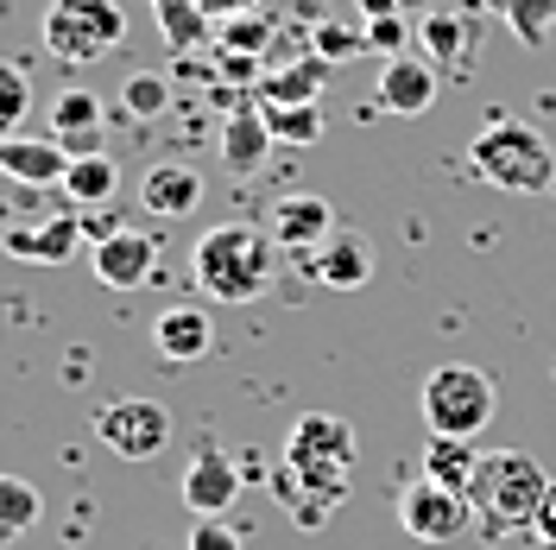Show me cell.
<instances>
[{
	"label": "cell",
	"instance_id": "obj_22",
	"mask_svg": "<svg viewBox=\"0 0 556 550\" xmlns=\"http://www.w3.org/2000/svg\"><path fill=\"white\" fill-rule=\"evenodd\" d=\"M58 190H64L70 209H102V203H114V190H121V165H114L108 152H76Z\"/></svg>",
	"mask_w": 556,
	"mask_h": 550
},
{
	"label": "cell",
	"instance_id": "obj_29",
	"mask_svg": "<svg viewBox=\"0 0 556 550\" xmlns=\"http://www.w3.org/2000/svg\"><path fill=\"white\" fill-rule=\"evenodd\" d=\"M311 51L329 58V64H348V58H367V26H342V20H316L311 26Z\"/></svg>",
	"mask_w": 556,
	"mask_h": 550
},
{
	"label": "cell",
	"instance_id": "obj_12",
	"mask_svg": "<svg viewBox=\"0 0 556 550\" xmlns=\"http://www.w3.org/2000/svg\"><path fill=\"white\" fill-rule=\"evenodd\" d=\"M304 266H311V278L329 285V291H361V285L374 278V241L354 235V228H336L323 247L304 253Z\"/></svg>",
	"mask_w": 556,
	"mask_h": 550
},
{
	"label": "cell",
	"instance_id": "obj_24",
	"mask_svg": "<svg viewBox=\"0 0 556 550\" xmlns=\"http://www.w3.org/2000/svg\"><path fill=\"white\" fill-rule=\"evenodd\" d=\"M481 7L519 38L525 51H544L556 38V0H481Z\"/></svg>",
	"mask_w": 556,
	"mask_h": 550
},
{
	"label": "cell",
	"instance_id": "obj_15",
	"mask_svg": "<svg viewBox=\"0 0 556 550\" xmlns=\"http://www.w3.org/2000/svg\"><path fill=\"white\" fill-rule=\"evenodd\" d=\"M70 159H76V152H64L51 134L45 139H26V134L0 139V177H13V184H26V190H51V184H64Z\"/></svg>",
	"mask_w": 556,
	"mask_h": 550
},
{
	"label": "cell",
	"instance_id": "obj_2",
	"mask_svg": "<svg viewBox=\"0 0 556 550\" xmlns=\"http://www.w3.org/2000/svg\"><path fill=\"white\" fill-rule=\"evenodd\" d=\"M278 273V241L260 222H215L190 247V278L208 304H253Z\"/></svg>",
	"mask_w": 556,
	"mask_h": 550
},
{
	"label": "cell",
	"instance_id": "obj_1",
	"mask_svg": "<svg viewBox=\"0 0 556 550\" xmlns=\"http://www.w3.org/2000/svg\"><path fill=\"white\" fill-rule=\"evenodd\" d=\"M348 468H354V424L336 412H304L285 437V455L273 468V493L298 532H323L336 507L348 500Z\"/></svg>",
	"mask_w": 556,
	"mask_h": 550
},
{
	"label": "cell",
	"instance_id": "obj_33",
	"mask_svg": "<svg viewBox=\"0 0 556 550\" xmlns=\"http://www.w3.org/2000/svg\"><path fill=\"white\" fill-rule=\"evenodd\" d=\"M184 550H241V532H235L228 518H197Z\"/></svg>",
	"mask_w": 556,
	"mask_h": 550
},
{
	"label": "cell",
	"instance_id": "obj_19",
	"mask_svg": "<svg viewBox=\"0 0 556 550\" xmlns=\"http://www.w3.org/2000/svg\"><path fill=\"white\" fill-rule=\"evenodd\" d=\"M51 139L64 152H102V96H89V89L51 96Z\"/></svg>",
	"mask_w": 556,
	"mask_h": 550
},
{
	"label": "cell",
	"instance_id": "obj_23",
	"mask_svg": "<svg viewBox=\"0 0 556 550\" xmlns=\"http://www.w3.org/2000/svg\"><path fill=\"white\" fill-rule=\"evenodd\" d=\"M152 20L165 33V51H177V58L203 51L208 38H215V20H208L197 0H152Z\"/></svg>",
	"mask_w": 556,
	"mask_h": 550
},
{
	"label": "cell",
	"instance_id": "obj_9",
	"mask_svg": "<svg viewBox=\"0 0 556 550\" xmlns=\"http://www.w3.org/2000/svg\"><path fill=\"white\" fill-rule=\"evenodd\" d=\"M399 525L412 532L417 545H450V538H462V532L475 525V507H468V493L437 487L430 475H417V482L399 493Z\"/></svg>",
	"mask_w": 556,
	"mask_h": 550
},
{
	"label": "cell",
	"instance_id": "obj_28",
	"mask_svg": "<svg viewBox=\"0 0 556 550\" xmlns=\"http://www.w3.org/2000/svg\"><path fill=\"white\" fill-rule=\"evenodd\" d=\"M273 38H278V26H273V13H235V20H222L215 26V45L222 51H247V58H260V51H273Z\"/></svg>",
	"mask_w": 556,
	"mask_h": 550
},
{
	"label": "cell",
	"instance_id": "obj_34",
	"mask_svg": "<svg viewBox=\"0 0 556 550\" xmlns=\"http://www.w3.org/2000/svg\"><path fill=\"white\" fill-rule=\"evenodd\" d=\"M197 7H203L208 20H215V26H222V20H235V13H253V7H260V0H197Z\"/></svg>",
	"mask_w": 556,
	"mask_h": 550
},
{
	"label": "cell",
	"instance_id": "obj_30",
	"mask_svg": "<svg viewBox=\"0 0 556 550\" xmlns=\"http://www.w3.org/2000/svg\"><path fill=\"white\" fill-rule=\"evenodd\" d=\"M121 108H127L134 121H159V114L172 108V83H165V76H152V70H139V76L121 83Z\"/></svg>",
	"mask_w": 556,
	"mask_h": 550
},
{
	"label": "cell",
	"instance_id": "obj_18",
	"mask_svg": "<svg viewBox=\"0 0 556 550\" xmlns=\"http://www.w3.org/2000/svg\"><path fill=\"white\" fill-rule=\"evenodd\" d=\"M437 76L430 58H386L380 64V108L386 114H430L437 102Z\"/></svg>",
	"mask_w": 556,
	"mask_h": 550
},
{
	"label": "cell",
	"instance_id": "obj_25",
	"mask_svg": "<svg viewBox=\"0 0 556 550\" xmlns=\"http://www.w3.org/2000/svg\"><path fill=\"white\" fill-rule=\"evenodd\" d=\"M475 468H481V449L468 443V437H430V443H424V475H430L437 487L468 493Z\"/></svg>",
	"mask_w": 556,
	"mask_h": 550
},
{
	"label": "cell",
	"instance_id": "obj_31",
	"mask_svg": "<svg viewBox=\"0 0 556 550\" xmlns=\"http://www.w3.org/2000/svg\"><path fill=\"white\" fill-rule=\"evenodd\" d=\"M33 114V83L20 64H0V139L20 134V121Z\"/></svg>",
	"mask_w": 556,
	"mask_h": 550
},
{
	"label": "cell",
	"instance_id": "obj_10",
	"mask_svg": "<svg viewBox=\"0 0 556 550\" xmlns=\"http://www.w3.org/2000/svg\"><path fill=\"white\" fill-rule=\"evenodd\" d=\"M89 273L102 278L108 291H139L159 273V241L139 235V228H108L102 241L89 247Z\"/></svg>",
	"mask_w": 556,
	"mask_h": 550
},
{
	"label": "cell",
	"instance_id": "obj_6",
	"mask_svg": "<svg viewBox=\"0 0 556 550\" xmlns=\"http://www.w3.org/2000/svg\"><path fill=\"white\" fill-rule=\"evenodd\" d=\"M500 412V392H493V379L481 367H437V374L424 379V424H430V437H481L486 424Z\"/></svg>",
	"mask_w": 556,
	"mask_h": 550
},
{
	"label": "cell",
	"instance_id": "obj_16",
	"mask_svg": "<svg viewBox=\"0 0 556 550\" xmlns=\"http://www.w3.org/2000/svg\"><path fill=\"white\" fill-rule=\"evenodd\" d=\"M197 203H203V172L184 165V159H165V165H152V172L139 177V209L159 215V222H177Z\"/></svg>",
	"mask_w": 556,
	"mask_h": 550
},
{
	"label": "cell",
	"instance_id": "obj_35",
	"mask_svg": "<svg viewBox=\"0 0 556 550\" xmlns=\"http://www.w3.org/2000/svg\"><path fill=\"white\" fill-rule=\"evenodd\" d=\"M538 538L556 550V482H551V500H544V513H538Z\"/></svg>",
	"mask_w": 556,
	"mask_h": 550
},
{
	"label": "cell",
	"instance_id": "obj_26",
	"mask_svg": "<svg viewBox=\"0 0 556 550\" xmlns=\"http://www.w3.org/2000/svg\"><path fill=\"white\" fill-rule=\"evenodd\" d=\"M278 146H316L323 139V102H260Z\"/></svg>",
	"mask_w": 556,
	"mask_h": 550
},
{
	"label": "cell",
	"instance_id": "obj_5",
	"mask_svg": "<svg viewBox=\"0 0 556 550\" xmlns=\"http://www.w3.org/2000/svg\"><path fill=\"white\" fill-rule=\"evenodd\" d=\"M38 38H45V51L70 70L102 64V58H114V51L127 45V7H121V0H51Z\"/></svg>",
	"mask_w": 556,
	"mask_h": 550
},
{
	"label": "cell",
	"instance_id": "obj_14",
	"mask_svg": "<svg viewBox=\"0 0 556 550\" xmlns=\"http://www.w3.org/2000/svg\"><path fill=\"white\" fill-rule=\"evenodd\" d=\"M273 146L278 139H273V127H266L260 96H241V102L228 108V127H222V165H228L235 177H253L260 165H266Z\"/></svg>",
	"mask_w": 556,
	"mask_h": 550
},
{
	"label": "cell",
	"instance_id": "obj_17",
	"mask_svg": "<svg viewBox=\"0 0 556 550\" xmlns=\"http://www.w3.org/2000/svg\"><path fill=\"white\" fill-rule=\"evenodd\" d=\"M152 348L177 361V367H190V361H203L208 348H215V323H208L203 304H172L152 316Z\"/></svg>",
	"mask_w": 556,
	"mask_h": 550
},
{
	"label": "cell",
	"instance_id": "obj_27",
	"mask_svg": "<svg viewBox=\"0 0 556 550\" xmlns=\"http://www.w3.org/2000/svg\"><path fill=\"white\" fill-rule=\"evenodd\" d=\"M38 513H45L38 487L20 482V475H0V545H7V538H20V532H33Z\"/></svg>",
	"mask_w": 556,
	"mask_h": 550
},
{
	"label": "cell",
	"instance_id": "obj_21",
	"mask_svg": "<svg viewBox=\"0 0 556 550\" xmlns=\"http://www.w3.org/2000/svg\"><path fill=\"white\" fill-rule=\"evenodd\" d=\"M323 89H329V58H316V51H298L291 64H278L260 76V102H323Z\"/></svg>",
	"mask_w": 556,
	"mask_h": 550
},
{
	"label": "cell",
	"instance_id": "obj_8",
	"mask_svg": "<svg viewBox=\"0 0 556 550\" xmlns=\"http://www.w3.org/2000/svg\"><path fill=\"white\" fill-rule=\"evenodd\" d=\"M89 241V222L83 209H58V215H38V222H7L0 228V253L20 260V266H64L70 253H83Z\"/></svg>",
	"mask_w": 556,
	"mask_h": 550
},
{
	"label": "cell",
	"instance_id": "obj_3",
	"mask_svg": "<svg viewBox=\"0 0 556 550\" xmlns=\"http://www.w3.org/2000/svg\"><path fill=\"white\" fill-rule=\"evenodd\" d=\"M544 500H551V475L538 468V455L481 449V468L468 482V507H475V532L486 545H506L513 532H538Z\"/></svg>",
	"mask_w": 556,
	"mask_h": 550
},
{
	"label": "cell",
	"instance_id": "obj_37",
	"mask_svg": "<svg viewBox=\"0 0 556 550\" xmlns=\"http://www.w3.org/2000/svg\"><path fill=\"white\" fill-rule=\"evenodd\" d=\"M551 374H556V361H551Z\"/></svg>",
	"mask_w": 556,
	"mask_h": 550
},
{
	"label": "cell",
	"instance_id": "obj_4",
	"mask_svg": "<svg viewBox=\"0 0 556 550\" xmlns=\"http://www.w3.org/2000/svg\"><path fill=\"white\" fill-rule=\"evenodd\" d=\"M468 165L481 184L506 190V197H544L556 190V152L551 139L525 121H486L481 134L468 139Z\"/></svg>",
	"mask_w": 556,
	"mask_h": 550
},
{
	"label": "cell",
	"instance_id": "obj_11",
	"mask_svg": "<svg viewBox=\"0 0 556 550\" xmlns=\"http://www.w3.org/2000/svg\"><path fill=\"white\" fill-rule=\"evenodd\" d=\"M235 500H241V468H235V455L222 443H203L190 455V468H184V507H190V518H222Z\"/></svg>",
	"mask_w": 556,
	"mask_h": 550
},
{
	"label": "cell",
	"instance_id": "obj_36",
	"mask_svg": "<svg viewBox=\"0 0 556 550\" xmlns=\"http://www.w3.org/2000/svg\"><path fill=\"white\" fill-rule=\"evenodd\" d=\"M386 13H399V0H361V20H386Z\"/></svg>",
	"mask_w": 556,
	"mask_h": 550
},
{
	"label": "cell",
	"instance_id": "obj_13",
	"mask_svg": "<svg viewBox=\"0 0 556 550\" xmlns=\"http://www.w3.org/2000/svg\"><path fill=\"white\" fill-rule=\"evenodd\" d=\"M273 241L285 247V253H311V247H323L329 235H336V209H329V197H311V190H298V197H278L273 203Z\"/></svg>",
	"mask_w": 556,
	"mask_h": 550
},
{
	"label": "cell",
	"instance_id": "obj_32",
	"mask_svg": "<svg viewBox=\"0 0 556 550\" xmlns=\"http://www.w3.org/2000/svg\"><path fill=\"white\" fill-rule=\"evenodd\" d=\"M361 26H367V51H380V58H399V51H405V38H412L405 13H386V20H361Z\"/></svg>",
	"mask_w": 556,
	"mask_h": 550
},
{
	"label": "cell",
	"instance_id": "obj_7",
	"mask_svg": "<svg viewBox=\"0 0 556 550\" xmlns=\"http://www.w3.org/2000/svg\"><path fill=\"white\" fill-rule=\"evenodd\" d=\"M96 437H102L121 462H152L159 449L172 443V412L159 399H108L96 412Z\"/></svg>",
	"mask_w": 556,
	"mask_h": 550
},
{
	"label": "cell",
	"instance_id": "obj_20",
	"mask_svg": "<svg viewBox=\"0 0 556 550\" xmlns=\"http://www.w3.org/2000/svg\"><path fill=\"white\" fill-rule=\"evenodd\" d=\"M417 38H424V58H430L437 70H468L475 64V20H468V13L437 7V13L417 20Z\"/></svg>",
	"mask_w": 556,
	"mask_h": 550
}]
</instances>
